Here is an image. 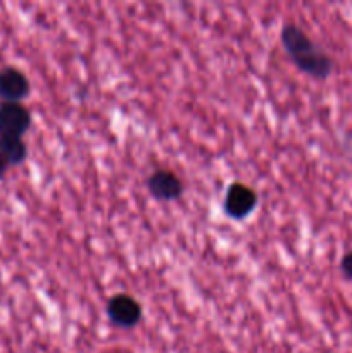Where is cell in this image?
<instances>
[{"label":"cell","instance_id":"1","mask_svg":"<svg viewBox=\"0 0 352 353\" xmlns=\"http://www.w3.org/2000/svg\"><path fill=\"white\" fill-rule=\"evenodd\" d=\"M283 48L300 72L314 79H326L333 72V61L297 24H285L280 33Z\"/></svg>","mask_w":352,"mask_h":353},{"label":"cell","instance_id":"6","mask_svg":"<svg viewBox=\"0 0 352 353\" xmlns=\"http://www.w3.org/2000/svg\"><path fill=\"white\" fill-rule=\"evenodd\" d=\"M147 188L150 195L161 202H173L183 195L182 179L168 169H159L152 172L147 179Z\"/></svg>","mask_w":352,"mask_h":353},{"label":"cell","instance_id":"3","mask_svg":"<svg viewBox=\"0 0 352 353\" xmlns=\"http://www.w3.org/2000/svg\"><path fill=\"white\" fill-rule=\"evenodd\" d=\"M107 317L113 326L131 330L141 321V305L133 296L119 293L107 302Z\"/></svg>","mask_w":352,"mask_h":353},{"label":"cell","instance_id":"2","mask_svg":"<svg viewBox=\"0 0 352 353\" xmlns=\"http://www.w3.org/2000/svg\"><path fill=\"white\" fill-rule=\"evenodd\" d=\"M257 207V193L242 183H233L228 186L224 196L223 209L228 217L235 221L247 219Z\"/></svg>","mask_w":352,"mask_h":353},{"label":"cell","instance_id":"7","mask_svg":"<svg viewBox=\"0 0 352 353\" xmlns=\"http://www.w3.org/2000/svg\"><path fill=\"white\" fill-rule=\"evenodd\" d=\"M0 157L3 159L7 168L23 164L28 157V147L23 138L0 137Z\"/></svg>","mask_w":352,"mask_h":353},{"label":"cell","instance_id":"4","mask_svg":"<svg viewBox=\"0 0 352 353\" xmlns=\"http://www.w3.org/2000/svg\"><path fill=\"white\" fill-rule=\"evenodd\" d=\"M31 126V112L17 102L0 103V137L21 138Z\"/></svg>","mask_w":352,"mask_h":353},{"label":"cell","instance_id":"9","mask_svg":"<svg viewBox=\"0 0 352 353\" xmlns=\"http://www.w3.org/2000/svg\"><path fill=\"white\" fill-rule=\"evenodd\" d=\"M6 172H7V164H6V162H3V159L0 157V181H2V179H3Z\"/></svg>","mask_w":352,"mask_h":353},{"label":"cell","instance_id":"8","mask_svg":"<svg viewBox=\"0 0 352 353\" xmlns=\"http://www.w3.org/2000/svg\"><path fill=\"white\" fill-rule=\"evenodd\" d=\"M340 269L342 272H344L345 278L352 279V252H349V254L344 255V259H342L340 262Z\"/></svg>","mask_w":352,"mask_h":353},{"label":"cell","instance_id":"5","mask_svg":"<svg viewBox=\"0 0 352 353\" xmlns=\"http://www.w3.org/2000/svg\"><path fill=\"white\" fill-rule=\"evenodd\" d=\"M30 79L23 71L12 65L0 68V99L3 102H17L30 95Z\"/></svg>","mask_w":352,"mask_h":353}]
</instances>
